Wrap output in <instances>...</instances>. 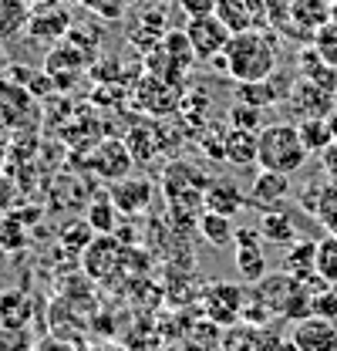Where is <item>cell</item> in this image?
Here are the masks:
<instances>
[{"label":"cell","instance_id":"cell-1","mask_svg":"<svg viewBox=\"0 0 337 351\" xmlns=\"http://www.w3.org/2000/svg\"><path fill=\"white\" fill-rule=\"evenodd\" d=\"M216 71H223L226 78H233L236 85H253L270 78L273 71H280V44L273 38V31H243L233 34L226 51L212 61Z\"/></svg>","mask_w":337,"mask_h":351},{"label":"cell","instance_id":"cell-2","mask_svg":"<svg viewBox=\"0 0 337 351\" xmlns=\"http://www.w3.org/2000/svg\"><path fill=\"white\" fill-rule=\"evenodd\" d=\"M210 179L212 176H206L199 166L182 162V159H172L162 169V196L168 203L172 223L175 219H189V223L199 219V213L206 210V186H210Z\"/></svg>","mask_w":337,"mask_h":351},{"label":"cell","instance_id":"cell-3","mask_svg":"<svg viewBox=\"0 0 337 351\" xmlns=\"http://www.w3.org/2000/svg\"><path fill=\"white\" fill-rule=\"evenodd\" d=\"M310 152L294 122H270L256 132V169L294 176L307 166Z\"/></svg>","mask_w":337,"mask_h":351},{"label":"cell","instance_id":"cell-4","mask_svg":"<svg viewBox=\"0 0 337 351\" xmlns=\"http://www.w3.org/2000/svg\"><path fill=\"white\" fill-rule=\"evenodd\" d=\"M253 294L273 314V321L284 317V321L297 324V321H303V317H314V294H310L297 277L284 274V270L266 274L263 280H256V284H253Z\"/></svg>","mask_w":337,"mask_h":351},{"label":"cell","instance_id":"cell-5","mask_svg":"<svg viewBox=\"0 0 337 351\" xmlns=\"http://www.w3.org/2000/svg\"><path fill=\"white\" fill-rule=\"evenodd\" d=\"M196 64H199V58L186 38V31H168L155 47L145 51V71L152 78L168 82V85H182Z\"/></svg>","mask_w":337,"mask_h":351},{"label":"cell","instance_id":"cell-6","mask_svg":"<svg viewBox=\"0 0 337 351\" xmlns=\"http://www.w3.org/2000/svg\"><path fill=\"white\" fill-rule=\"evenodd\" d=\"M247 287L243 284H229V280H212L203 287L199 294V311L203 317L216 324L219 331L223 328H236L243 324V304H247Z\"/></svg>","mask_w":337,"mask_h":351},{"label":"cell","instance_id":"cell-7","mask_svg":"<svg viewBox=\"0 0 337 351\" xmlns=\"http://www.w3.org/2000/svg\"><path fill=\"white\" fill-rule=\"evenodd\" d=\"M41 108L38 98L14 78H0V129L10 135H27L38 129Z\"/></svg>","mask_w":337,"mask_h":351},{"label":"cell","instance_id":"cell-8","mask_svg":"<svg viewBox=\"0 0 337 351\" xmlns=\"http://www.w3.org/2000/svg\"><path fill=\"white\" fill-rule=\"evenodd\" d=\"M122 27H125L128 44H132V47H138V51L145 54L149 47H155V44L172 31V27H168L166 0H138V3H135V10L122 21Z\"/></svg>","mask_w":337,"mask_h":351},{"label":"cell","instance_id":"cell-9","mask_svg":"<svg viewBox=\"0 0 337 351\" xmlns=\"http://www.w3.org/2000/svg\"><path fill=\"white\" fill-rule=\"evenodd\" d=\"M186 38L192 44L196 58L206 61V64H212V61L226 51L233 31H229L216 14H203V17H186Z\"/></svg>","mask_w":337,"mask_h":351},{"label":"cell","instance_id":"cell-10","mask_svg":"<svg viewBox=\"0 0 337 351\" xmlns=\"http://www.w3.org/2000/svg\"><path fill=\"white\" fill-rule=\"evenodd\" d=\"M290 176L284 173H270V169H260L253 176L250 189H247V210H256L260 217L263 213H277V210H287L290 203Z\"/></svg>","mask_w":337,"mask_h":351},{"label":"cell","instance_id":"cell-11","mask_svg":"<svg viewBox=\"0 0 337 351\" xmlns=\"http://www.w3.org/2000/svg\"><path fill=\"white\" fill-rule=\"evenodd\" d=\"M263 233L260 226H236V237H233V261L236 270L247 284H256L266 277V254H263Z\"/></svg>","mask_w":337,"mask_h":351},{"label":"cell","instance_id":"cell-12","mask_svg":"<svg viewBox=\"0 0 337 351\" xmlns=\"http://www.w3.org/2000/svg\"><path fill=\"white\" fill-rule=\"evenodd\" d=\"M108 196L115 199V206L122 210L125 219H138L145 217L155 203V182L145 179V176H125V179L112 182Z\"/></svg>","mask_w":337,"mask_h":351},{"label":"cell","instance_id":"cell-13","mask_svg":"<svg viewBox=\"0 0 337 351\" xmlns=\"http://www.w3.org/2000/svg\"><path fill=\"white\" fill-rule=\"evenodd\" d=\"M75 21H71V10L58 0V3H47V7H38L31 10V21H27V38L38 44H61L68 34H71Z\"/></svg>","mask_w":337,"mask_h":351},{"label":"cell","instance_id":"cell-14","mask_svg":"<svg viewBox=\"0 0 337 351\" xmlns=\"http://www.w3.org/2000/svg\"><path fill=\"white\" fill-rule=\"evenodd\" d=\"M216 17L233 31V34H243V31H270V10H266V0H219L216 7Z\"/></svg>","mask_w":337,"mask_h":351},{"label":"cell","instance_id":"cell-15","mask_svg":"<svg viewBox=\"0 0 337 351\" xmlns=\"http://www.w3.org/2000/svg\"><path fill=\"white\" fill-rule=\"evenodd\" d=\"M82 263L91 280H112L125 267V247L118 237H95L82 254Z\"/></svg>","mask_w":337,"mask_h":351},{"label":"cell","instance_id":"cell-16","mask_svg":"<svg viewBox=\"0 0 337 351\" xmlns=\"http://www.w3.org/2000/svg\"><path fill=\"white\" fill-rule=\"evenodd\" d=\"M91 173H98L105 182H118V179H125L132 176V166H135V159H132V152H128L125 138H101L98 145H91Z\"/></svg>","mask_w":337,"mask_h":351},{"label":"cell","instance_id":"cell-17","mask_svg":"<svg viewBox=\"0 0 337 351\" xmlns=\"http://www.w3.org/2000/svg\"><path fill=\"white\" fill-rule=\"evenodd\" d=\"M132 101H135L138 112H149V115H172V112H179L182 95H179V85H168L162 78L145 75V78H138V85L132 91Z\"/></svg>","mask_w":337,"mask_h":351},{"label":"cell","instance_id":"cell-18","mask_svg":"<svg viewBox=\"0 0 337 351\" xmlns=\"http://www.w3.org/2000/svg\"><path fill=\"white\" fill-rule=\"evenodd\" d=\"M334 21V0H290V24L284 27L287 34H297V38H310L327 27Z\"/></svg>","mask_w":337,"mask_h":351},{"label":"cell","instance_id":"cell-19","mask_svg":"<svg viewBox=\"0 0 337 351\" xmlns=\"http://www.w3.org/2000/svg\"><path fill=\"white\" fill-rule=\"evenodd\" d=\"M287 105L294 108L300 119H327V115L337 108V95L327 91V88L314 85V82L297 78L294 91H290V98H287Z\"/></svg>","mask_w":337,"mask_h":351},{"label":"cell","instance_id":"cell-20","mask_svg":"<svg viewBox=\"0 0 337 351\" xmlns=\"http://www.w3.org/2000/svg\"><path fill=\"white\" fill-rule=\"evenodd\" d=\"M294 91V82L284 75V71H273L270 78L263 82H253V85H236V101L253 105V108H273V105H284Z\"/></svg>","mask_w":337,"mask_h":351},{"label":"cell","instance_id":"cell-21","mask_svg":"<svg viewBox=\"0 0 337 351\" xmlns=\"http://www.w3.org/2000/svg\"><path fill=\"white\" fill-rule=\"evenodd\" d=\"M290 338L297 351H337V324L324 317H303L294 324Z\"/></svg>","mask_w":337,"mask_h":351},{"label":"cell","instance_id":"cell-22","mask_svg":"<svg viewBox=\"0 0 337 351\" xmlns=\"http://www.w3.org/2000/svg\"><path fill=\"white\" fill-rule=\"evenodd\" d=\"M206 210L219 213V217H240L247 210V189H240L233 179L226 176H212L206 186Z\"/></svg>","mask_w":337,"mask_h":351},{"label":"cell","instance_id":"cell-23","mask_svg":"<svg viewBox=\"0 0 337 351\" xmlns=\"http://www.w3.org/2000/svg\"><path fill=\"white\" fill-rule=\"evenodd\" d=\"M284 274L297 277L300 284H310L317 277V240H294L284 247Z\"/></svg>","mask_w":337,"mask_h":351},{"label":"cell","instance_id":"cell-24","mask_svg":"<svg viewBox=\"0 0 337 351\" xmlns=\"http://www.w3.org/2000/svg\"><path fill=\"white\" fill-rule=\"evenodd\" d=\"M223 162H229L236 169H250L253 162H256V132L226 125V135H223Z\"/></svg>","mask_w":337,"mask_h":351},{"label":"cell","instance_id":"cell-25","mask_svg":"<svg viewBox=\"0 0 337 351\" xmlns=\"http://www.w3.org/2000/svg\"><path fill=\"white\" fill-rule=\"evenodd\" d=\"M297 75L303 82H314V85L327 88V91L337 95V68L321 58V51L314 44L310 47H300V54H297Z\"/></svg>","mask_w":337,"mask_h":351},{"label":"cell","instance_id":"cell-26","mask_svg":"<svg viewBox=\"0 0 337 351\" xmlns=\"http://www.w3.org/2000/svg\"><path fill=\"white\" fill-rule=\"evenodd\" d=\"M84 219H88V226H91L98 237H112L125 217H122V210L115 206V199H112L108 193H98V196H91V203L84 206Z\"/></svg>","mask_w":337,"mask_h":351},{"label":"cell","instance_id":"cell-27","mask_svg":"<svg viewBox=\"0 0 337 351\" xmlns=\"http://www.w3.org/2000/svg\"><path fill=\"white\" fill-rule=\"evenodd\" d=\"M125 145L128 152H132V159L135 162H145V159H155L166 145H162V125H149V122H138V125H132L125 135Z\"/></svg>","mask_w":337,"mask_h":351},{"label":"cell","instance_id":"cell-28","mask_svg":"<svg viewBox=\"0 0 337 351\" xmlns=\"http://www.w3.org/2000/svg\"><path fill=\"white\" fill-rule=\"evenodd\" d=\"M27 21H31V7L24 0H0V44L24 38Z\"/></svg>","mask_w":337,"mask_h":351},{"label":"cell","instance_id":"cell-29","mask_svg":"<svg viewBox=\"0 0 337 351\" xmlns=\"http://www.w3.org/2000/svg\"><path fill=\"white\" fill-rule=\"evenodd\" d=\"M196 233L210 243V247H229L233 237H236V226L229 217H219L212 210H203L199 219H196Z\"/></svg>","mask_w":337,"mask_h":351},{"label":"cell","instance_id":"cell-30","mask_svg":"<svg viewBox=\"0 0 337 351\" xmlns=\"http://www.w3.org/2000/svg\"><path fill=\"white\" fill-rule=\"evenodd\" d=\"M260 233L266 243H277V247H290L297 237V223L287 210H277V213H263L260 217Z\"/></svg>","mask_w":337,"mask_h":351},{"label":"cell","instance_id":"cell-31","mask_svg":"<svg viewBox=\"0 0 337 351\" xmlns=\"http://www.w3.org/2000/svg\"><path fill=\"white\" fill-rule=\"evenodd\" d=\"M135 3L138 0H82L84 10L95 14L98 21H105V24H122L128 14L135 10Z\"/></svg>","mask_w":337,"mask_h":351},{"label":"cell","instance_id":"cell-32","mask_svg":"<svg viewBox=\"0 0 337 351\" xmlns=\"http://www.w3.org/2000/svg\"><path fill=\"white\" fill-rule=\"evenodd\" d=\"M297 129H300V138H303L307 152H324L334 142V132L327 125V119H300Z\"/></svg>","mask_w":337,"mask_h":351},{"label":"cell","instance_id":"cell-33","mask_svg":"<svg viewBox=\"0 0 337 351\" xmlns=\"http://www.w3.org/2000/svg\"><path fill=\"white\" fill-rule=\"evenodd\" d=\"M27 314H31V298L21 294V291H7L0 294V324H27Z\"/></svg>","mask_w":337,"mask_h":351},{"label":"cell","instance_id":"cell-34","mask_svg":"<svg viewBox=\"0 0 337 351\" xmlns=\"http://www.w3.org/2000/svg\"><path fill=\"white\" fill-rule=\"evenodd\" d=\"M317 274H321L327 284L337 287V237L334 233H324V237L317 240Z\"/></svg>","mask_w":337,"mask_h":351},{"label":"cell","instance_id":"cell-35","mask_svg":"<svg viewBox=\"0 0 337 351\" xmlns=\"http://www.w3.org/2000/svg\"><path fill=\"white\" fill-rule=\"evenodd\" d=\"M0 348L3 351H31L34 341H31V331L27 324H0Z\"/></svg>","mask_w":337,"mask_h":351},{"label":"cell","instance_id":"cell-36","mask_svg":"<svg viewBox=\"0 0 337 351\" xmlns=\"http://www.w3.org/2000/svg\"><path fill=\"white\" fill-rule=\"evenodd\" d=\"M229 125H236V129L260 132V129H263V108H253V105L236 101V105L229 108Z\"/></svg>","mask_w":337,"mask_h":351},{"label":"cell","instance_id":"cell-37","mask_svg":"<svg viewBox=\"0 0 337 351\" xmlns=\"http://www.w3.org/2000/svg\"><path fill=\"white\" fill-rule=\"evenodd\" d=\"M314 47L321 51V58H324L327 64L337 68V21H331L327 27H321V31L314 34Z\"/></svg>","mask_w":337,"mask_h":351},{"label":"cell","instance_id":"cell-38","mask_svg":"<svg viewBox=\"0 0 337 351\" xmlns=\"http://www.w3.org/2000/svg\"><path fill=\"white\" fill-rule=\"evenodd\" d=\"M314 317L334 321L337 324V287H324L314 294Z\"/></svg>","mask_w":337,"mask_h":351},{"label":"cell","instance_id":"cell-39","mask_svg":"<svg viewBox=\"0 0 337 351\" xmlns=\"http://www.w3.org/2000/svg\"><path fill=\"white\" fill-rule=\"evenodd\" d=\"M179 3V10L186 14V17H203V14H216V7H219V0H175Z\"/></svg>","mask_w":337,"mask_h":351},{"label":"cell","instance_id":"cell-40","mask_svg":"<svg viewBox=\"0 0 337 351\" xmlns=\"http://www.w3.org/2000/svg\"><path fill=\"white\" fill-rule=\"evenodd\" d=\"M317 159H321V173H324V179L337 182V138L324 149V152H317Z\"/></svg>","mask_w":337,"mask_h":351},{"label":"cell","instance_id":"cell-41","mask_svg":"<svg viewBox=\"0 0 337 351\" xmlns=\"http://www.w3.org/2000/svg\"><path fill=\"white\" fill-rule=\"evenodd\" d=\"M38 351H75V345H68L61 338H47L44 345H38Z\"/></svg>","mask_w":337,"mask_h":351},{"label":"cell","instance_id":"cell-42","mask_svg":"<svg viewBox=\"0 0 337 351\" xmlns=\"http://www.w3.org/2000/svg\"><path fill=\"white\" fill-rule=\"evenodd\" d=\"M10 159V132H3L0 129V166Z\"/></svg>","mask_w":337,"mask_h":351},{"label":"cell","instance_id":"cell-43","mask_svg":"<svg viewBox=\"0 0 337 351\" xmlns=\"http://www.w3.org/2000/svg\"><path fill=\"white\" fill-rule=\"evenodd\" d=\"M31 10H38V7H47V3H58V0H24Z\"/></svg>","mask_w":337,"mask_h":351},{"label":"cell","instance_id":"cell-44","mask_svg":"<svg viewBox=\"0 0 337 351\" xmlns=\"http://www.w3.org/2000/svg\"><path fill=\"white\" fill-rule=\"evenodd\" d=\"M327 125H331V132H334V138H337V108L327 115Z\"/></svg>","mask_w":337,"mask_h":351},{"label":"cell","instance_id":"cell-45","mask_svg":"<svg viewBox=\"0 0 337 351\" xmlns=\"http://www.w3.org/2000/svg\"><path fill=\"white\" fill-rule=\"evenodd\" d=\"M0 64H3V47H0Z\"/></svg>","mask_w":337,"mask_h":351},{"label":"cell","instance_id":"cell-46","mask_svg":"<svg viewBox=\"0 0 337 351\" xmlns=\"http://www.w3.org/2000/svg\"><path fill=\"white\" fill-rule=\"evenodd\" d=\"M0 351H3V348H0Z\"/></svg>","mask_w":337,"mask_h":351}]
</instances>
